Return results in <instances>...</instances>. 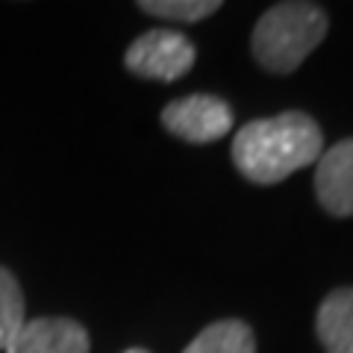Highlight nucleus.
<instances>
[{"label": "nucleus", "instance_id": "f257e3e1", "mask_svg": "<svg viewBox=\"0 0 353 353\" xmlns=\"http://www.w3.org/2000/svg\"><path fill=\"white\" fill-rule=\"evenodd\" d=\"M324 153L321 127L306 112L259 118L233 136V162L250 183L274 185Z\"/></svg>", "mask_w": 353, "mask_h": 353}, {"label": "nucleus", "instance_id": "f03ea898", "mask_svg": "<svg viewBox=\"0 0 353 353\" xmlns=\"http://www.w3.org/2000/svg\"><path fill=\"white\" fill-rule=\"evenodd\" d=\"M327 36V15L321 6L289 0L265 12L253 27V57L274 74H292Z\"/></svg>", "mask_w": 353, "mask_h": 353}, {"label": "nucleus", "instance_id": "7ed1b4c3", "mask_svg": "<svg viewBox=\"0 0 353 353\" xmlns=\"http://www.w3.org/2000/svg\"><path fill=\"white\" fill-rule=\"evenodd\" d=\"M127 68L145 80L174 83L194 65V44L174 30H148L127 48Z\"/></svg>", "mask_w": 353, "mask_h": 353}, {"label": "nucleus", "instance_id": "20e7f679", "mask_svg": "<svg viewBox=\"0 0 353 353\" xmlns=\"http://www.w3.org/2000/svg\"><path fill=\"white\" fill-rule=\"evenodd\" d=\"M162 124L176 139L206 145V141L224 139L233 130V109L212 94H189L176 97L162 109Z\"/></svg>", "mask_w": 353, "mask_h": 353}, {"label": "nucleus", "instance_id": "39448f33", "mask_svg": "<svg viewBox=\"0 0 353 353\" xmlns=\"http://www.w3.org/2000/svg\"><path fill=\"white\" fill-rule=\"evenodd\" d=\"M315 194L330 215H353V139H341L321 153L315 168Z\"/></svg>", "mask_w": 353, "mask_h": 353}, {"label": "nucleus", "instance_id": "423d86ee", "mask_svg": "<svg viewBox=\"0 0 353 353\" xmlns=\"http://www.w3.org/2000/svg\"><path fill=\"white\" fill-rule=\"evenodd\" d=\"M6 353H88V333L71 318H32L9 341Z\"/></svg>", "mask_w": 353, "mask_h": 353}, {"label": "nucleus", "instance_id": "0eeeda50", "mask_svg": "<svg viewBox=\"0 0 353 353\" xmlns=\"http://www.w3.org/2000/svg\"><path fill=\"white\" fill-rule=\"evenodd\" d=\"M315 330L327 353H353V285L324 297L318 306Z\"/></svg>", "mask_w": 353, "mask_h": 353}, {"label": "nucleus", "instance_id": "6e6552de", "mask_svg": "<svg viewBox=\"0 0 353 353\" xmlns=\"http://www.w3.org/2000/svg\"><path fill=\"white\" fill-rule=\"evenodd\" d=\"M183 353H256V336L245 321H215Z\"/></svg>", "mask_w": 353, "mask_h": 353}, {"label": "nucleus", "instance_id": "1a4fd4ad", "mask_svg": "<svg viewBox=\"0 0 353 353\" xmlns=\"http://www.w3.org/2000/svg\"><path fill=\"white\" fill-rule=\"evenodd\" d=\"M24 324H27V318H24L21 285L6 268H0V350L9 347V341L21 333Z\"/></svg>", "mask_w": 353, "mask_h": 353}, {"label": "nucleus", "instance_id": "9d476101", "mask_svg": "<svg viewBox=\"0 0 353 353\" xmlns=\"http://www.w3.org/2000/svg\"><path fill=\"white\" fill-rule=\"evenodd\" d=\"M215 0H141L139 9L157 18H168V21H183V24H194L203 21L212 12H218Z\"/></svg>", "mask_w": 353, "mask_h": 353}, {"label": "nucleus", "instance_id": "9b49d317", "mask_svg": "<svg viewBox=\"0 0 353 353\" xmlns=\"http://www.w3.org/2000/svg\"><path fill=\"white\" fill-rule=\"evenodd\" d=\"M124 353H148L145 347H130V350H124Z\"/></svg>", "mask_w": 353, "mask_h": 353}]
</instances>
